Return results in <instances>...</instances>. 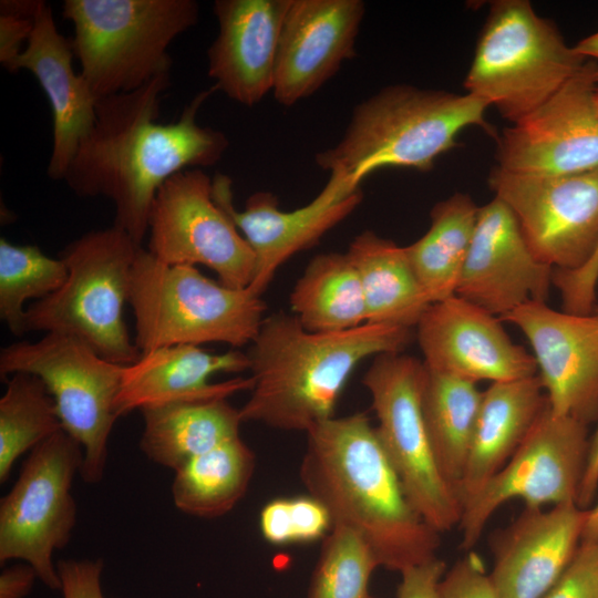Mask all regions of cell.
I'll list each match as a JSON object with an SVG mask.
<instances>
[{
  "label": "cell",
  "instance_id": "obj_46",
  "mask_svg": "<svg viewBox=\"0 0 598 598\" xmlns=\"http://www.w3.org/2000/svg\"><path fill=\"white\" fill-rule=\"evenodd\" d=\"M596 97H597V104H598V86H597Z\"/></svg>",
  "mask_w": 598,
  "mask_h": 598
},
{
  "label": "cell",
  "instance_id": "obj_26",
  "mask_svg": "<svg viewBox=\"0 0 598 598\" xmlns=\"http://www.w3.org/2000/svg\"><path fill=\"white\" fill-rule=\"evenodd\" d=\"M142 452L174 472L195 456L239 436V409L227 399L175 402L141 410Z\"/></svg>",
  "mask_w": 598,
  "mask_h": 598
},
{
  "label": "cell",
  "instance_id": "obj_24",
  "mask_svg": "<svg viewBox=\"0 0 598 598\" xmlns=\"http://www.w3.org/2000/svg\"><path fill=\"white\" fill-rule=\"evenodd\" d=\"M73 58L71 39L59 32L51 7L41 1L33 31L9 72L24 69L33 73L50 102L53 146L47 173L55 181L64 179L96 117L97 99L81 73H75Z\"/></svg>",
  "mask_w": 598,
  "mask_h": 598
},
{
  "label": "cell",
  "instance_id": "obj_43",
  "mask_svg": "<svg viewBox=\"0 0 598 598\" xmlns=\"http://www.w3.org/2000/svg\"><path fill=\"white\" fill-rule=\"evenodd\" d=\"M598 491V425L590 437L586 468L579 491L578 505L588 509Z\"/></svg>",
  "mask_w": 598,
  "mask_h": 598
},
{
  "label": "cell",
  "instance_id": "obj_35",
  "mask_svg": "<svg viewBox=\"0 0 598 598\" xmlns=\"http://www.w3.org/2000/svg\"><path fill=\"white\" fill-rule=\"evenodd\" d=\"M331 528L329 511L308 493L274 498L259 513L260 534L267 543L276 546L322 540Z\"/></svg>",
  "mask_w": 598,
  "mask_h": 598
},
{
  "label": "cell",
  "instance_id": "obj_19",
  "mask_svg": "<svg viewBox=\"0 0 598 598\" xmlns=\"http://www.w3.org/2000/svg\"><path fill=\"white\" fill-rule=\"evenodd\" d=\"M554 269L526 244L511 209L498 198L480 207L455 295L503 317L549 296Z\"/></svg>",
  "mask_w": 598,
  "mask_h": 598
},
{
  "label": "cell",
  "instance_id": "obj_3",
  "mask_svg": "<svg viewBox=\"0 0 598 598\" xmlns=\"http://www.w3.org/2000/svg\"><path fill=\"white\" fill-rule=\"evenodd\" d=\"M411 329L364 323L340 332H310L293 315L265 317L247 352L252 388L243 422L308 432L334 416L338 399L363 360L400 353Z\"/></svg>",
  "mask_w": 598,
  "mask_h": 598
},
{
  "label": "cell",
  "instance_id": "obj_22",
  "mask_svg": "<svg viewBox=\"0 0 598 598\" xmlns=\"http://www.w3.org/2000/svg\"><path fill=\"white\" fill-rule=\"evenodd\" d=\"M291 0H216L218 33L207 50L217 91L245 106L272 92L280 31Z\"/></svg>",
  "mask_w": 598,
  "mask_h": 598
},
{
  "label": "cell",
  "instance_id": "obj_1",
  "mask_svg": "<svg viewBox=\"0 0 598 598\" xmlns=\"http://www.w3.org/2000/svg\"><path fill=\"white\" fill-rule=\"evenodd\" d=\"M171 84L162 73L137 90L99 99L90 134L80 144L63 181L79 196H104L115 207L114 226L142 247L155 196L185 169L215 165L227 136L200 126L196 116L216 87L198 92L177 121L161 124L159 103Z\"/></svg>",
  "mask_w": 598,
  "mask_h": 598
},
{
  "label": "cell",
  "instance_id": "obj_27",
  "mask_svg": "<svg viewBox=\"0 0 598 598\" xmlns=\"http://www.w3.org/2000/svg\"><path fill=\"white\" fill-rule=\"evenodd\" d=\"M347 255L360 278L367 322L416 327L432 303L405 248L365 230L350 243Z\"/></svg>",
  "mask_w": 598,
  "mask_h": 598
},
{
  "label": "cell",
  "instance_id": "obj_47",
  "mask_svg": "<svg viewBox=\"0 0 598 598\" xmlns=\"http://www.w3.org/2000/svg\"><path fill=\"white\" fill-rule=\"evenodd\" d=\"M367 598H375V597H373V596L369 595V596H368Z\"/></svg>",
  "mask_w": 598,
  "mask_h": 598
},
{
  "label": "cell",
  "instance_id": "obj_32",
  "mask_svg": "<svg viewBox=\"0 0 598 598\" xmlns=\"http://www.w3.org/2000/svg\"><path fill=\"white\" fill-rule=\"evenodd\" d=\"M0 399V482L8 480L14 462L62 430L53 398L34 374L6 379Z\"/></svg>",
  "mask_w": 598,
  "mask_h": 598
},
{
  "label": "cell",
  "instance_id": "obj_8",
  "mask_svg": "<svg viewBox=\"0 0 598 598\" xmlns=\"http://www.w3.org/2000/svg\"><path fill=\"white\" fill-rule=\"evenodd\" d=\"M140 247L114 225L68 245L61 255L68 269L65 281L28 307L27 332L73 336L111 362H134L141 351L128 334L124 306Z\"/></svg>",
  "mask_w": 598,
  "mask_h": 598
},
{
  "label": "cell",
  "instance_id": "obj_34",
  "mask_svg": "<svg viewBox=\"0 0 598 598\" xmlns=\"http://www.w3.org/2000/svg\"><path fill=\"white\" fill-rule=\"evenodd\" d=\"M379 561L362 536L334 525L322 539L307 598H367Z\"/></svg>",
  "mask_w": 598,
  "mask_h": 598
},
{
  "label": "cell",
  "instance_id": "obj_7",
  "mask_svg": "<svg viewBox=\"0 0 598 598\" xmlns=\"http://www.w3.org/2000/svg\"><path fill=\"white\" fill-rule=\"evenodd\" d=\"M586 62L529 1H493L464 87L514 124L544 104Z\"/></svg>",
  "mask_w": 598,
  "mask_h": 598
},
{
  "label": "cell",
  "instance_id": "obj_40",
  "mask_svg": "<svg viewBox=\"0 0 598 598\" xmlns=\"http://www.w3.org/2000/svg\"><path fill=\"white\" fill-rule=\"evenodd\" d=\"M445 571L446 564L439 557L402 570L396 598H442L440 585Z\"/></svg>",
  "mask_w": 598,
  "mask_h": 598
},
{
  "label": "cell",
  "instance_id": "obj_23",
  "mask_svg": "<svg viewBox=\"0 0 598 598\" xmlns=\"http://www.w3.org/2000/svg\"><path fill=\"white\" fill-rule=\"evenodd\" d=\"M249 370L247 353L229 350L212 353L200 346L177 344L141 352L123 367L115 401L117 416L148 406L228 399L250 391L252 379L235 378L210 382L216 373H238Z\"/></svg>",
  "mask_w": 598,
  "mask_h": 598
},
{
  "label": "cell",
  "instance_id": "obj_29",
  "mask_svg": "<svg viewBox=\"0 0 598 598\" xmlns=\"http://www.w3.org/2000/svg\"><path fill=\"white\" fill-rule=\"evenodd\" d=\"M478 210L470 195L455 193L433 206L427 231L404 247L431 303L455 295Z\"/></svg>",
  "mask_w": 598,
  "mask_h": 598
},
{
  "label": "cell",
  "instance_id": "obj_20",
  "mask_svg": "<svg viewBox=\"0 0 598 598\" xmlns=\"http://www.w3.org/2000/svg\"><path fill=\"white\" fill-rule=\"evenodd\" d=\"M362 0H291L277 49L272 93L283 106L316 93L355 56Z\"/></svg>",
  "mask_w": 598,
  "mask_h": 598
},
{
  "label": "cell",
  "instance_id": "obj_21",
  "mask_svg": "<svg viewBox=\"0 0 598 598\" xmlns=\"http://www.w3.org/2000/svg\"><path fill=\"white\" fill-rule=\"evenodd\" d=\"M587 514L576 503L525 506L493 546L489 577L497 598H542L574 559Z\"/></svg>",
  "mask_w": 598,
  "mask_h": 598
},
{
  "label": "cell",
  "instance_id": "obj_2",
  "mask_svg": "<svg viewBox=\"0 0 598 598\" xmlns=\"http://www.w3.org/2000/svg\"><path fill=\"white\" fill-rule=\"evenodd\" d=\"M306 434L300 480L327 507L332 526L362 536L390 570L437 557L441 534L410 503L365 413L333 416Z\"/></svg>",
  "mask_w": 598,
  "mask_h": 598
},
{
  "label": "cell",
  "instance_id": "obj_45",
  "mask_svg": "<svg viewBox=\"0 0 598 598\" xmlns=\"http://www.w3.org/2000/svg\"><path fill=\"white\" fill-rule=\"evenodd\" d=\"M582 540H598V502L588 508Z\"/></svg>",
  "mask_w": 598,
  "mask_h": 598
},
{
  "label": "cell",
  "instance_id": "obj_30",
  "mask_svg": "<svg viewBox=\"0 0 598 598\" xmlns=\"http://www.w3.org/2000/svg\"><path fill=\"white\" fill-rule=\"evenodd\" d=\"M290 306L310 332H340L367 323L362 286L347 252L315 256L293 286Z\"/></svg>",
  "mask_w": 598,
  "mask_h": 598
},
{
  "label": "cell",
  "instance_id": "obj_16",
  "mask_svg": "<svg viewBox=\"0 0 598 598\" xmlns=\"http://www.w3.org/2000/svg\"><path fill=\"white\" fill-rule=\"evenodd\" d=\"M213 197L254 252L255 272L249 288L261 296L280 266L315 246L360 205L362 192L329 176L320 193L303 207L282 210L275 194L259 190L247 198L244 210H237L231 179L218 173L213 178Z\"/></svg>",
  "mask_w": 598,
  "mask_h": 598
},
{
  "label": "cell",
  "instance_id": "obj_10",
  "mask_svg": "<svg viewBox=\"0 0 598 598\" xmlns=\"http://www.w3.org/2000/svg\"><path fill=\"white\" fill-rule=\"evenodd\" d=\"M426 368L400 353L374 357L362 378L378 420L377 432L404 492L437 533L458 526L462 506L436 464L422 411Z\"/></svg>",
  "mask_w": 598,
  "mask_h": 598
},
{
  "label": "cell",
  "instance_id": "obj_15",
  "mask_svg": "<svg viewBox=\"0 0 598 598\" xmlns=\"http://www.w3.org/2000/svg\"><path fill=\"white\" fill-rule=\"evenodd\" d=\"M598 63L587 60L544 104L497 136V167L535 176L598 169Z\"/></svg>",
  "mask_w": 598,
  "mask_h": 598
},
{
  "label": "cell",
  "instance_id": "obj_4",
  "mask_svg": "<svg viewBox=\"0 0 598 598\" xmlns=\"http://www.w3.org/2000/svg\"><path fill=\"white\" fill-rule=\"evenodd\" d=\"M487 109L468 93L391 84L358 103L341 140L315 159L352 189L383 167L427 172L457 145L465 128L478 126L494 135L485 118Z\"/></svg>",
  "mask_w": 598,
  "mask_h": 598
},
{
  "label": "cell",
  "instance_id": "obj_6",
  "mask_svg": "<svg viewBox=\"0 0 598 598\" xmlns=\"http://www.w3.org/2000/svg\"><path fill=\"white\" fill-rule=\"evenodd\" d=\"M74 56L95 97L131 92L169 72L171 43L195 25V0H65Z\"/></svg>",
  "mask_w": 598,
  "mask_h": 598
},
{
  "label": "cell",
  "instance_id": "obj_36",
  "mask_svg": "<svg viewBox=\"0 0 598 598\" xmlns=\"http://www.w3.org/2000/svg\"><path fill=\"white\" fill-rule=\"evenodd\" d=\"M542 598H598V540H582L570 565Z\"/></svg>",
  "mask_w": 598,
  "mask_h": 598
},
{
  "label": "cell",
  "instance_id": "obj_38",
  "mask_svg": "<svg viewBox=\"0 0 598 598\" xmlns=\"http://www.w3.org/2000/svg\"><path fill=\"white\" fill-rule=\"evenodd\" d=\"M553 286L560 292L564 311L577 315L592 312L598 286V250L577 270H554Z\"/></svg>",
  "mask_w": 598,
  "mask_h": 598
},
{
  "label": "cell",
  "instance_id": "obj_5",
  "mask_svg": "<svg viewBox=\"0 0 598 598\" xmlns=\"http://www.w3.org/2000/svg\"><path fill=\"white\" fill-rule=\"evenodd\" d=\"M127 303L141 352L208 342L244 347L256 338L267 309L249 287L225 286L195 266L164 264L143 247L132 267Z\"/></svg>",
  "mask_w": 598,
  "mask_h": 598
},
{
  "label": "cell",
  "instance_id": "obj_41",
  "mask_svg": "<svg viewBox=\"0 0 598 598\" xmlns=\"http://www.w3.org/2000/svg\"><path fill=\"white\" fill-rule=\"evenodd\" d=\"M34 17L0 12V62L8 71L23 52V43H28L33 31Z\"/></svg>",
  "mask_w": 598,
  "mask_h": 598
},
{
  "label": "cell",
  "instance_id": "obj_31",
  "mask_svg": "<svg viewBox=\"0 0 598 598\" xmlns=\"http://www.w3.org/2000/svg\"><path fill=\"white\" fill-rule=\"evenodd\" d=\"M255 467V453L240 436L227 441L175 471L174 504L192 516H223L245 496Z\"/></svg>",
  "mask_w": 598,
  "mask_h": 598
},
{
  "label": "cell",
  "instance_id": "obj_44",
  "mask_svg": "<svg viewBox=\"0 0 598 598\" xmlns=\"http://www.w3.org/2000/svg\"><path fill=\"white\" fill-rule=\"evenodd\" d=\"M574 48L586 60L598 63V31L581 39Z\"/></svg>",
  "mask_w": 598,
  "mask_h": 598
},
{
  "label": "cell",
  "instance_id": "obj_9",
  "mask_svg": "<svg viewBox=\"0 0 598 598\" xmlns=\"http://www.w3.org/2000/svg\"><path fill=\"white\" fill-rule=\"evenodd\" d=\"M123 367L63 333H44L37 341L14 342L0 351L1 379L24 372L43 381L62 429L82 446L80 475L91 484L104 475L109 439L118 419L115 401Z\"/></svg>",
  "mask_w": 598,
  "mask_h": 598
},
{
  "label": "cell",
  "instance_id": "obj_42",
  "mask_svg": "<svg viewBox=\"0 0 598 598\" xmlns=\"http://www.w3.org/2000/svg\"><path fill=\"white\" fill-rule=\"evenodd\" d=\"M37 578L35 569L27 563L4 568L0 574V598H27Z\"/></svg>",
  "mask_w": 598,
  "mask_h": 598
},
{
  "label": "cell",
  "instance_id": "obj_11",
  "mask_svg": "<svg viewBox=\"0 0 598 598\" xmlns=\"http://www.w3.org/2000/svg\"><path fill=\"white\" fill-rule=\"evenodd\" d=\"M82 464V446L62 429L30 452L0 501V563L23 560L53 590L61 580L52 557L68 545L76 523L71 489Z\"/></svg>",
  "mask_w": 598,
  "mask_h": 598
},
{
  "label": "cell",
  "instance_id": "obj_39",
  "mask_svg": "<svg viewBox=\"0 0 598 598\" xmlns=\"http://www.w3.org/2000/svg\"><path fill=\"white\" fill-rule=\"evenodd\" d=\"M56 567L63 598H105L101 559L61 560Z\"/></svg>",
  "mask_w": 598,
  "mask_h": 598
},
{
  "label": "cell",
  "instance_id": "obj_48",
  "mask_svg": "<svg viewBox=\"0 0 598 598\" xmlns=\"http://www.w3.org/2000/svg\"><path fill=\"white\" fill-rule=\"evenodd\" d=\"M595 309H596V310H598V306H596V308H595Z\"/></svg>",
  "mask_w": 598,
  "mask_h": 598
},
{
  "label": "cell",
  "instance_id": "obj_25",
  "mask_svg": "<svg viewBox=\"0 0 598 598\" xmlns=\"http://www.w3.org/2000/svg\"><path fill=\"white\" fill-rule=\"evenodd\" d=\"M547 406V396L537 374L494 382L483 392L458 489L462 507L513 456Z\"/></svg>",
  "mask_w": 598,
  "mask_h": 598
},
{
  "label": "cell",
  "instance_id": "obj_28",
  "mask_svg": "<svg viewBox=\"0 0 598 598\" xmlns=\"http://www.w3.org/2000/svg\"><path fill=\"white\" fill-rule=\"evenodd\" d=\"M482 396L475 382L426 368L422 389L424 422L440 472L457 498Z\"/></svg>",
  "mask_w": 598,
  "mask_h": 598
},
{
  "label": "cell",
  "instance_id": "obj_13",
  "mask_svg": "<svg viewBox=\"0 0 598 598\" xmlns=\"http://www.w3.org/2000/svg\"><path fill=\"white\" fill-rule=\"evenodd\" d=\"M147 250L167 265H203L231 288L249 287L255 256L213 197L200 168L176 173L158 189L150 215Z\"/></svg>",
  "mask_w": 598,
  "mask_h": 598
},
{
  "label": "cell",
  "instance_id": "obj_37",
  "mask_svg": "<svg viewBox=\"0 0 598 598\" xmlns=\"http://www.w3.org/2000/svg\"><path fill=\"white\" fill-rule=\"evenodd\" d=\"M440 591L442 598H497L482 557L471 549L446 569Z\"/></svg>",
  "mask_w": 598,
  "mask_h": 598
},
{
  "label": "cell",
  "instance_id": "obj_33",
  "mask_svg": "<svg viewBox=\"0 0 598 598\" xmlns=\"http://www.w3.org/2000/svg\"><path fill=\"white\" fill-rule=\"evenodd\" d=\"M64 260L35 245H16L0 238V318L12 332L27 333L25 303L47 298L65 281Z\"/></svg>",
  "mask_w": 598,
  "mask_h": 598
},
{
  "label": "cell",
  "instance_id": "obj_12",
  "mask_svg": "<svg viewBox=\"0 0 598 598\" xmlns=\"http://www.w3.org/2000/svg\"><path fill=\"white\" fill-rule=\"evenodd\" d=\"M590 437L588 425L557 415L547 406L526 439L483 487L462 507V548L481 538L494 513L512 499L526 507L578 504Z\"/></svg>",
  "mask_w": 598,
  "mask_h": 598
},
{
  "label": "cell",
  "instance_id": "obj_14",
  "mask_svg": "<svg viewBox=\"0 0 598 598\" xmlns=\"http://www.w3.org/2000/svg\"><path fill=\"white\" fill-rule=\"evenodd\" d=\"M495 197L515 216L534 256L554 270L573 271L598 250V169L568 176H535L495 166Z\"/></svg>",
  "mask_w": 598,
  "mask_h": 598
},
{
  "label": "cell",
  "instance_id": "obj_17",
  "mask_svg": "<svg viewBox=\"0 0 598 598\" xmlns=\"http://www.w3.org/2000/svg\"><path fill=\"white\" fill-rule=\"evenodd\" d=\"M527 338L548 408L586 425L598 421V310L557 311L530 301L499 318Z\"/></svg>",
  "mask_w": 598,
  "mask_h": 598
},
{
  "label": "cell",
  "instance_id": "obj_18",
  "mask_svg": "<svg viewBox=\"0 0 598 598\" xmlns=\"http://www.w3.org/2000/svg\"><path fill=\"white\" fill-rule=\"evenodd\" d=\"M501 321L456 295L432 303L415 327L424 365L475 383L536 375L534 355L512 341Z\"/></svg>",
  "mask_w": 598,
  "mask_h": 598
}]
</instances>
